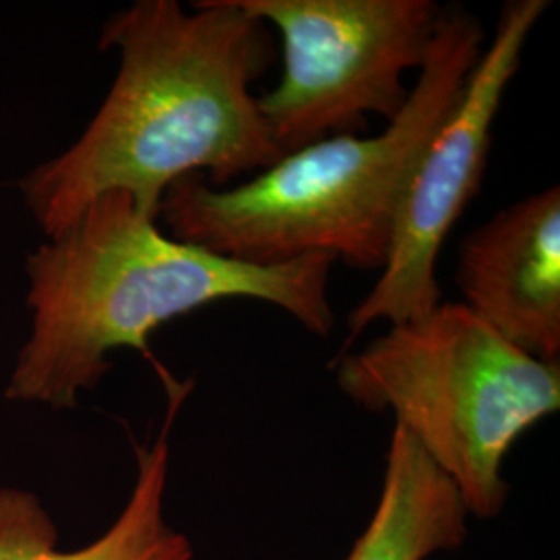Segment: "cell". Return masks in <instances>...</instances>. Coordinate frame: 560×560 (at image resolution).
Returning a JSON list of instances; mask_svg holds the SVG:
<instances>
[{"instance_id":"8","label":"cell","mask_w":560,"mask_h":560,"mask_svg":"<svg viewBox=\"0 0 560 560\" xmlns=\"http://www.w3.org/2000/svg\"><path fill=\"white\" fill-rule=\"evenodd\" d=\"M168 395V411L159 439L136 446L138 476L119 517L98 540L80 550H59L55 521L34 492L0 488V560H191L187 536L164 517V492L171 463V430L189 384L173 381L162 372Z\"/></svg>"},{"instance_id":"9","label":"cell","mask_w":560,"mask_h":560,"mask_svg":"<svg viewBox=\"0 0 560 560\" xmlns=\"http://www.w3.org/2000/svg\"><path fill=\"white\" fill-rule=\"evenodd\" d=\"M467 506L453 480L395 425L374 517L345 560H425L467 538Z\"/></svg>"},{"instance_id":"3","label":"cell","mask_w":560,"mask_h":560,"mask_svg":"<svg viewBox=\"0 0 560 560\" xmlns=\"http://www.w3.org/2000/svg\"><path fill=\"white\" fill-rule=\"evenodd\" d=\"M481 46L480 21L459 4L442 7L409 101L378 136L310 143L233 189H212L200 177L177 180L159 217L173 240L229 260L275 266L322 254L382 270L407 183L457 106Z\"/></svg>"},{"instance_id":"6","label":"cell","mask_w":560,"mask_h":560,"mask_svg":"<svg viewBox=\"0 0 560 560\" xmlns=\"http://www.w3.org/2000/svg\"><path fill=\"white\" fill-rule=\"evenodd\" d=\"M548 7V0H511L502 7L494 38L481 50L457 106L425 145L407 183L381 279L349 314L345 347L376 322L393 326L416 320L441 303L436 264L442 245L480 194L502 96Z\"/></svg>"},{"instance_id":"1","label":"cell","mask_w":560,"mask_h":560,"mask_svg":"<svg viewBox=\"0 0 560 560\" xmlns=\"http://www.w3.org/2000/svg\"><path fill=\"white\" fill-rule=\"evenodd\" d=\"M119 71L80 140L20 180L46 237L106 194L159 217L164 191L206 173L224 185L282 159L252 85L270 60L266 23L237 0H136L104 23Z\"/></svg>"},{"instance_id":"7","label":"cell","mask_w":560,"mask_h":560,"mask_svg":"<svg viewBox=\"0 0 560 560\" xmlns=\"http://www.w3.org/2000/svg\"><path fill=\"white\" fill-rule=\"evenodd\" d=\"M465 303L527 355L560 361V189L532 194L469 233L459 249Z\"/></svg>"},{"instance_id":"4","label":"cell","mask_w":560,"mask_h":560,"mask_svg":"<svg viewBox=\"0 0 560 560\" xmlns=\"http://www.w3.org/2000/svg\"><path fill=\"white\" fill-rule=\"evenodd\" d=\"M337 384L368 411H393L480 520L506 502L509 451L560 407V361L527 355L467 305L442 301L340 355Z\"/></svg>"},{"instance_id":"2","label":"cell","mask_w":560,"mask_h":560,"mask_svg":"<svg viewBox=\"0 0 560 560\" xmlns=\"http://www.w3.org/2000/svg\"><path fill=\"white\" fill-rule=\"evenodd\" d=\"M335 264L322 254L275 266L229 260L162 233L129 194H106L27 256L32 324L4 397L73 409L113 368V351L150 355L156 328L214 301H266L328 337Z\"/></svg>"},{"instance_id":"5","label":"cell","mask_w":560,"mask_h":560,"mask_svg":"<svg viewBox=\"0 0 560 560\" xmlns=\"http://www.w3.org/2000/svg\"><path fill=\"white\" fill-rule=\"evenodd\" d=\"M275 25L282 78L258 108L282 156L310 143L355 133L365 117H399L421 69L442 7L434 0H237Z\"/></svg>"}]
</instances>
